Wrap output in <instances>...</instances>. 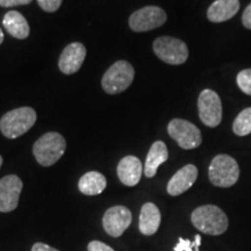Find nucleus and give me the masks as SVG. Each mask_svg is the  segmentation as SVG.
<instances>
[{
  "mask_svg": "<svg viewBox=\"0 0 251 251\" xmlns=\"http://www.w3.org/2000/svg\"><path fill=\"white\" fill-rule=\"evenodd\" d=\"M191 221L198 230L211 236H219L226 233L229 226L228 216L215 205H203L194 209Z\"/></svg>",
  "mask_w": 251,
  "mask_h": 251,
  "instance_id": "f257e3e1",
  "label": "nucleus"
},
{
  "mask_svg": "<svg viewBox=\"0 0 251 251\" xmlns=\"http://www.w3.org/2000/svg\"><path fill=\"white\" fill-rule=\"evenodd\" d=\"M36 112L31 107L12 109L0 119V131L7 139L14 140L23 136L35 125Z\"/></svg>",
  "mask_w": 251,
  "mask_h": 251,
  "instance_id": "f03ea898",
  "label": "nucleus"
},
{
  "mask_svg": "<svg viewBox=\"0 0 251 251\" xmlns=\"http://www.w3.org/2000/svg\"><path fill=\"white\" fill-rule=\"evenodd\" d=\"M67 149V142L61 134L50 131L34 143L33 153L37 163L42 166H51L61 159Z\"/></svg>",
  "mask_w": 251,
  "mask_h": 251,
  "instance_id": "7ed1b4c3",
  "label": "nucleus"
},
{
  "mask_svg": "<svg viewBox=\"0 0 251 251\" xmlns=\"http://www.w3.org/2000/svg\"><path fill=\"white\" fill-rule=\"evenodd\" d=\"M208 178L216 187H231L240 178V166L236 159L225 153L215 156L209 164Z\"/></svg>",
  "mask_w": 251,
  "mask_h": 251,
  "instance_id": "20e7f679",
  "label": "nucleus"
},
{
  "mask_svg": "<svg viewBox=\"0 0 251 251\" xmlns=\"http://www.w3.org/2000/svg\"><path fill=\"white\" fill-rule=\"evenodd\" d=\"M134 77L133 65L127 61H118L105 72L101 79V86L108 94L121 93L131 85Z\"/></svg>",
  "mask_w": 251,
  "mask_h": 251,
  "instance_id": "39448f33",
  "label": "nucleus"
},
{
  "mask_svg": "<svg viewBox=\"0 0 251 251\" xmlns=\"http://www.w3.org/2000/svg\"><path fill=\"white\" fill-rule=\"evenodd\" d=\"M153 52L164 63L171 65L184 64L188 58L186 43L172 36H161L152 45Z\"/></svg>",
  "mask_w": 251,
  "mask_h": 251,
  "instance_id": "423d86ee",
  "label": "nucleus"
},
{
  "mask_svg": "<svg viewBox=\"0 0 251 251\" xmlns=\"http://www.w3.org/2000/svg\"><path fill=\"white\" fill-rule=\"evenodd\" d=\"M168 133L180 148L196 149L202 142L201 131L192 122L184 119H174L168 126Z\"/></svg>",
  "mask_w": 251,
  "mask_h": 251,
  "instance_id": "0eeeda50",
  "label": "nucleus"
},
{
  "mask_svg": "<svg viewBox=\"0 0 251 251\" xmlns=\"http://www.w3.org/2000/svg\"><path fill=\"white\" fill-rule=\"evenodd\" d=\"M198 111L201 122L207 127L215 128L222 121V103L215 91L206 89L198 98Z\"/></svg>",
  "mask_w": 251,
  "mask_h": 251,
  "instance_id": "6e6552de",
  "label": "nucleus"
},
{
  "mask_svg": "<svg viewBox=\"0 0 251 251\" xmlns=\"http://www.w3.org/2000/svg\"><path fill=\"white\" fill-rule=\"evenodd\" d=\"M166 19L168 15L163 8L158 6H146L130 15L129 27L136 33H143L163 26Z\"/></svg>",
  "mask_w": 251,
  "mask_h": 251,
  "instance_id": "1a4fd4ad",
  "label": "nucleus"
},
{
  "mask_svg": "<svg viewBox=\"0 0 251 251\" xmlns=\"http://www.w3.org/2000/svg\"><path fill=\"white\" fill-rule=\"evenodd\" d=\"M23 187V180L15 175L5 176L0 179V212L9 213L17 208Z\"/></svg>",
  "mask_w": 251,
  "mask_h": 251,
  "instance_id": "9d476101",
  "label": "nucleus"
},
{
  "mask_svg": "<svg viewBox=\"0 0 251 251\" xmlns=\"http://www.w3.org/2000/svg\"><path fill=\"white\" fill-rule=\"evenodd\" d=\"M131 212L125 206H114L106 211L102 218L105 231L112 237H120L131 224Z\"/></svg>",
  "mask_w": 251,
  "mask_h": 251,
  "instance_id": "9b49d317",
  "label": "nucleus"
},
{
  "mask_svg": "<svg viewBox=\"0 0 251 251\" xmlns=\"http://www.w3.org/2000/svg\"><path fill=\"white\" fill-rule=\"evenodd\" d=\"M86 57V48L83 43L74 42L67 46L58 59V68L63 74L74 75L79 70Z\"/></svg>",
  "mask_w": 251,
  "mask_h": 251,
  "instance_id": "f8f14e48",
  "label": "nucleus"
},
{
  "mask_svg": "<svg viewBox=\"0 0 251 251\" xmlns=\"http://www.w3.org/2000/svg\"><path fill=\"white\" fill-rule=\"evenodd\" d=\"M198 178V168L193 164H187L179 169L169 180L166 191L172 197H177L186 192L193 186Z\"/></svg>",
  "mask_w": 251,
  "mask_h": 251,
  "instance_id": "ddd939ff",
  "label": "nucleus"
},
{
  "mask_svg": "<svg viewBox=\"0 0 251 251\" xmlns=\"http://www.w3.org/2000/svg\"><path fill=\"white\" fill-rule=\"evenodd\" d=\"M143 172L142 163L135 156H126L118 164V177L126 186H135L139 184Z\"/></svg>",
  "mask_w": 251,
  "mask_h": 251,
  "instance_id": "4468645a",
  "label": "nucleus"
},
{
  "mask_svg": "<svg viewBox=\"0 0 251 251\" xmlns=\"http://www.w3.org/2000/svg\"><path fill=\"white\" fill-rule=\"evenodd\" d=\"M240 9V0H215L207 9V18L211 23L220 24L230 20Z\"/></svg>",
  "mask_w": 251,
  "mask_h": 251,
  "instance_id": "2eb2a0df",
  "label": "nucleus"
},
{
  "mask_svg": "<svg viewBox=\"0 0 251 251\" xmlns=\"http://www.w3.org/2000/svg\"><path fill=\"white\" fill-rule=\"evenodd\" d=\"M162 215L159 212L158 207L152 202L144 203L141 208L140 220H139V228L140 231L146 236H151L156 234L161 226Z\"/></svg>",
  "mask_w": 251,
  "mask_h": 251,
  "instance_id": "dca6fc26",
  "label": "nucleus"
},
{
  "mask_svg": "<svg viewBox=\"0 0 251 251\" xmlns=\"http://www.w3.org/2000/svg\"><path fill=\"white\" fill-rule=\"evenodd\" d=\"M5 29L11 36L18 40H25L29 36L30 28L28 25L26 18L24 17L20 12L9 11L5 14L4 20H2Z\"/></svg>",
  "mask_w": 251,
  "mask_h": 251,
  "instance_id": "f3484780",
  "label": "nucleus"
},
{
  "mask_svg": "<svg viewBox=\"0 0 251 251\" xmlns=\"http://www.w3.org/2000/svg\"><path fill=\"white\" fill-rule=\"evenodd\" d=\"M169 151L163 141H156L152 143L148 155H147L146 164H144V175L146 177L152 178L157 174L158 166L168 161Z\"/></svg>",
  "mask_w": 251,
  "mask_h": 251,
  "instance_id": "a211bd4d",
  "label": "nucleus"
},
{
  "mask_svg": "<svg viewBox=\"0 0 251 251\" xmlns=\"http://www.w3.org/2000/svg\"><path fill=\"white\" fill-rule=\"evenodd\" d=\"M106 185H107V180L105 176L100 172L90 171L81 176L78 183V188L85 196H98L105 191Z\"/></svg>",
  "mask_w": 251,
  "mask_h": 251,
  "instance_id": "6ab92c4d",
  "label": "nucleus"
},
{
  "mask_svg": "<svg viewBox=\"0 0 251 251\" xmlns=\"http://www.w3.org/2000/svg\"><path fill=\"white\" fill-rule=\"evenodd\" d=\"M233 131L237 136H247L251 133V107L243 109L233 124Z\"/></svg>",
  "mask_w": 251,
  "mask_h": 251,
  "instance_id": "aec40b11",
  "label": "nucleus"
},
{
  "mask_svg": "<svg viewBox=\"0 0 251 251\" xmlns=\"http://www.w3.org/2000/svg\"><path fill=\"white\" fill-rule=\"evenodd\" d=\"M201 244V236L199 234L194 236L193 240L179 237L177 246L174 248V251H199Z\"/></svg>",
  "mask_w": 251,
  "mask_h": 251,
  "instance_id": "412c9836",
  "label": "nucleus"
},
{
  "mask_svg": "<svg viewBox=\"0 0 251 251\" xmlns=\"http://www.w3.org/2000/svg\"><path fill=\"white\" fill-rule=\"evenodd\" d=\"M236 81L243 93L251 96V69H244L238 72Z\"/></svg>",
  "mask_w": 251,
  "mask_h": 251,
  "instance_id": "4be33fe9",
  "label": "nucleus"
},
{
  "mask_svg": "<svg viewBox=\"0 0 251 251\" xmlns=\"http://www.w3.org/2000/svg\"><path fill=\"white\" fill-rule=\"evenodd\" d=\"M62 1L63 0H37V4L45 12L52 13L61 7Z\"/></svg>",
  "mask_w": 251,
  "mask_h": 251,
  "instance_id": "5701e85b",
  "label": "nucleus"
},
{
  "mask_svg": "<svg viewBox=\"0 0 251 251\" xmlns=\"http://www.w3.org/2000/svg\"><path fill=\"white\" fill-rule=\"evenodd\" d=\"M87 250L89 251H114L113 248H111L107 244L100 242V241H92L87 246Z\"/></svg>",
  "mask_w": 251,
  "mask_h": 251,
  "instance_id": "b1692460",
  "label": "nucleus"
},
{
  "mask_svg": "<svg viewBox=\"0 0 251 251\" xmlns=\"http://www.w3.org/2000/svg\"><path fill=\"white\" fill-rule=\"evenodd\" d=\"M33 0H0V7H13V6L28 5Z\"/></svg>",
  "mask_w": 251,
  "mask_h": 251,
  "instance_id": "393cba45",
  "label": "nucleus"
},
{
  "mask_svg": "<svg viewBox=\"0 0 251 251\" xmlns=\"http://www.w3.org/2000/svg\"><path fill=\"white\" fill-rule=\"evenodd\" d=\"M242 23L247 29H251V4L247 6V8L244 9L242 15Z\"/></svg>",
  "mask_w": 251,
  "mask_h": 251,
  "instance_id": "a878e982",
  "label": "nucleus"
},
{
  "mask_svg": "<svg viewBox=\"0 0 251 251\" xmlns=\"http://www.w3.org/2000/svg\"><path fill=\"white\" fill-rule=\"evenodd\" d=\"M31 251H59L57 249H55V248H51L49 246H47L45 243H35L31 248Z\"/></svg>",
  "mask_w": 251,
  "mask_h": 251,
  "instance_id": "bb28decb",
  "label": "nucleus"
},
{
  "mask_svg": "<svg viewBox=\"0 0 251 251\" xmlns=\"http://www.w3.org/2000/svg\"><path fill=\"white\" fill-rule=\"evenodd\" d=\"M2 41H4V31H2L1 28H0V45L2 43Z\"/></svg>",
  "mask_w": 251,
  "mask_h": 251,
  "instance_id": "cd10ccee",
  "label": "nucleus"
},
{
  "mask_svg": "<svg viewBox=\"0 0 251 251\" xmlns=\"http://www.w3.org/2000/svg\"><path fill=\"white\" fill-rule=\"evenodd\" d=\"M1 165H2V157L0 156V169H1Z\"/></svg>",
  "mask_w": 251,
  "mask_h": 251,
  "instance_id": "c85d7f7f",
  "label": "nucleus"
}]
</instances>
